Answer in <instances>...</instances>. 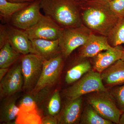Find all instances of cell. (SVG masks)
I'll list each match as a JSON object with an SVG mask.
<instances>
[{"label":"cell","instance_id":"obj_1","mask_svg":"<svg viewBox=\"0 0 124 124\" xmlns=\"http://www.w3.org/2000/svg\"><path fill=\"white\" fill-rule=\"evenodd\" d=\"M80 7L83 24L101 35L107 37L120 19L101 0H81Z\"/></svg>","mask_w":124,"mask_h":124},{"label":"cell","instance_id":"obj_2","mask_svg":"<svg viewBox=\"0 0 124 124\" xmlns=\"http://www.w3.org/2000/svg\"><path fill=\"white\" fill-rule=\"evenodd\" d=\"M80 4V0H41L40 5L45 15L64 29L83 24Z\"/></svg>","mask_w":124,"mask_h":124},{"label":"cell","instance_id":"obj_3","mask_svg":"<svg viewBox=\"0 0 124 124\" xmlns=\"http://www.w3.org/2000/svg\"><path fill=\"white\" fill-rule=\"evenodd\" d=\"M98 92L108 91L103 83L101 73L90 70L67 89L64 95L68 100H73Z\"/></svg>","mask_w":124,"mask_h":124},{"label":"cell","instance_id":"obj_4","mask_svg":"<svg viewBox=\"0 0 124 124\" xmlns=\"http://www.w3.org/2000/svg\"><path fill=\"white\" fill-rule=\"evenodd\" d=\"M89 104L103 118L113 123L119 124L122 113L108 92H98L87 98Z\"/></svg>","mask_w":124,"mask_h":124},{"label":"cell","instance_id":"obj_5","mask_svg":"<svg viewBox=\"0 0 124 124\" xmlns=\"http://www.w3.org/2000/svg\"><path fill=\"white\" fill-rule=\"evenodd\" d=\"M93 33L84 24L63 29L59 40L61 52L65 59L68 58L76 49L84 44Z\"/></svg>","mask_w":124,"mask_h":124},{"label":"cell","instance_id":"obj_6","mask_svg":"<svg viewBox=\"0 0 124 124\" xmlns=\"http://www.w3.org/2000/svg\"><path fill=\"white\" fill-rule=\"evenodd\" d=\"M64 56L62 53L49 59H44L41 74L37 84L31 91L36 95L43 89L53 85L57 81L64 64Z\"/></svg>","mask_w":124,"mask_h":124},{"label":"cell","instance_id":"obj_7","mask_svg":"<svg viewBox=\"0 0 124 124\" xmlns=\"http://www.w3.org/2000/svg\"><path fill=\"white\" fill-rule=\"evenodd\" d=\"M44 60L39 55L33 54L23 55L21 58L24 90L31 92L35 88L42 72Z\"/></svg>","mask_w":124,"mask_h":124},{"label":"cell","instance_id":"obj_8","mask_svg":"<svg viewBox=\"0 0 124 124\" xmlns=\"http://www.w3.org/2000/svg\"><path fill=\"white\" fill-rule=\"evenodd\" d=\"M63 29L49 17L42 14L38 22L25 31L31 40H55L59 39Z\"/></svg>","mask_w":124,"mask_h":124},{"label":"cell","instance_id":"obj_9","mask_svg":"<svg viewBox=\"0 0 124 124\" xmlns=\"http://www.w3.org/2000/svg\"><path fill=\"white\" fill-rule=\"evenodd\" d=\"M41 0H35L27 7L18 11L12 16L10 22L13 26L25 31L35 25L42 14Z\"/></svg>","mask_w":124,"mask_h":124},{"label":"cell","instance_id":"obj_10","mask_svg":"<svg viewBox=\"0 0 124 124\" xmlns=\"http://www.w3.org/2000/svg\"><path fill=\"white\" fill-rule=\"evenodd\" d=\"M0 83L1 98L13 95L23 86V79L21 64H16L9 69Z\"/></svg>","mask_w":124,"mask_h":124},{"label":"cell","instance_id":"obj_11","mask_svg":"<svg viewBox=\"0 0 124 124\" xmlns=\"http://www.w3.org/2000/svg\"><path fill=\"white\" fill-rule=\"evenodd\" d=\"M5 27L7 41L16 51L23 55L35 54L31 40L25 31L9 23Z\"/></svg>","mask_w":124,"mask_h":124},{"label":"cell","instance_id":"obj_12","mask_svg":"<svg viewBox=\"0 0 124 124\" xmlns=\"http://www.w3.org/2000/svg\"><path fill=\"white\" fill-rule=\"evenodd\" d=\"M79 57L81 59L93 58L102 51L112 48L107 37L92 33L84 44L81 46Z\"/></svg>","mask_w":124,"mask_h":124},{"label":"cell","instance_id":"obj_13","mask_svg":"<svg viewBox=\"0 0 124 124\" xmlns=\"http://www.w3.org/2000/svg\"><path fill=\"white\" fill-rule=\"evenodd\" d=\"M82 99L81 97L73 100H68L58 115V124H80L82 115Z\"/></svg>","mask_w":124,"mask_h":124},{"label":"cell","instance_id":"obj_14","mask_svg":"<svg viewBox=\"0 0 124 124\" xmlns=\"http://www.w3.org/2000/svg\"><path fill=\"white\" fill-rule=\"evenodd\" d=\"M124 49L121 45L101 52L94 58L93 68L100 73L111 66L117 60L121 59Z\"/></svg>","mask_w":124,"mask_h":124},{"label":"cell","instance_id":"obj_15","mask_svg":"<svg viewBox=\"0 0 124 124\" xmlns=\"http://www.w3.org/2000/svg\"><path fill=\"white\" fill-rule=\"evenodd\" d=\"M35 54L44 59H49L62 53L59 40H55L34 39L31 40Z\"/></svg>","mask_w":124,"mask_h":124},{"label":"cell","instance_id":"obj_16","mask_svg":"<svg viewBox=\"0 0 124 124\" xmlns=\"http://www.w3.org/2000/svg\"><path fill=\"white\" fill-rule=\"evenodd\" d=\"M105 86L113 87L124 83V62L117 60L101 73Z\"/></svg>","mask_w":124,"mask_h":124},{"label":"cell","instance_id":"obj_17","mask_svg":"<svg viewBox=\"0 0 124 124\" xmlns=\"http://www.w3.org/2000/svg\"><path fill=\"white\" fill-rule=\"evenodd\" d=\"M31 3H14L9 2L7 0H0L1 20L5 22L9 23L15 14L27 7Z\"/></svg>","mask_w":124,"mask_h":124},{"label":"cell","instance_id":"obj_18","mask_svg":"<svg viewBox=\"0 0 124 124\" xmlns=\"http://www.w3.org/2000/svg\"><path fill=\"white\" fill-rule=\"evenodd\" d=\"M91 65L89 61L83 60L77 63L67 72L65 81L67 84H72L80 79L82 76L91 70Z\"/></svg>","mask_w":124,"mask_h":124},{"label":"cell","instance_id":"obj_19","mask_svg":"<svg viewBox=\"0 0 124 124\" xmlns=\"http://www.w3.org/2000/svg\"><path fill=\"white\" fill-rule=\"evenodd\" d=\"M0 49V68H9L21 55L13 49L8 41Z\"/></svg>","mask_w":124,"mask_h":124},{"label":"cell","instance_id":"obj_20","mask_svg":"<svg viewBox=\"0 0 124 124\" xmlns=\"http://www.w3.org/2000/svg\"><path fill=\"white\" fill-rule=\"evenodd\" d=\"M19 108V110L15 119V124H42V119L38 114L37 108L28 109Z\"/></svg>","mask_w":124,"mask_h":124},{"label":"cell","instance_id":"obj_21","mask_svg":"<svg viewBox=\"0 0 124 124\" xmlns=\"http://www.w3.org/2000/svg\"><path fill=\"white\" fill-rule=\"evenodd\" d=\"M81 124H112L110 121L103 118L90 104L85 107L81 115Z\"/></svg>","mask_w":124,"mask_h":124},{"label":"cell","instance_id":"obj_22","mask_svg":"<svg viewBox=\"0 0 124 124\" xmlns=\"http://www.w3.org/2000/svg\"><path fill=\"white\" fill-rule=\"evenodd\" d=\"M16 102L15 98H11L3 104L0 110L1 122L10 123L16 119L19 110Z\"/></svg>","mask_w":124,"mask_h":124},{"label":"cell","instance_id":"obj_23","mask_svg":"<svg viewBox=\"0 0 124 124\" xmlns=\"http://www.w3.org/2000/svg\"><path fill=\"white\" fill-rule=\"evenodd\" d=\"M112 47L124 44V17L120 19L107 37Z\"/></svg>","mask_w":124,"mask_h":124},{"label":"cell","instance_id":"obj_24","mask_svg":"<svg viewBox=\"0 0 124 124\" xmlns=\"http://www.w3.org/2000/svg\"><path fill=\"white\" fill-rule=\"evenodd\" d=\"M61 107V97L60 93L55 90L51 96L49 101L48 111L49 115L57 116L60 113Z\"/></svg>","mask_w":124,"mask_h":124},{"label":"cell","instance_id":"obj_25","mask_svg":"<svg viewBox=\"0 0 124 124\" xmlns=\"http://www.w3.org/2000/svg\"><path fill=\"white\" fill-rule=\"evenodd\" d=\"M111 95L113 98L119 109L122 112L124 111V85L116 87L111 92Z\"/></svg>","mask_w":124,"mask_h":124},{"label":"cell","instance_id":"obj_26","mask_svg":"<svg viewBox=\"0 0 124 124\" xmlns=\"http://www.w3.org/2000/svg\"><path fill=\"white\" fill-rule=\"evenodd\" d=\"M108 4L111 10L120 19L124 17V0H113Z\"/></svg>","mask_w":124,"mask_h":124},{"label":"cell","instance_id":"obj_27","mask_svg":"<svg viewBox=\"0 0 124 124\" xmlns=\"http://www.w3.org/2000/svg\"><path fill=\"white\" fill-rule=\"evenodd\" d=\"M19 107L29 109L37 108L35 102L30 95L24 96L20 101Z\"/></svg>","mask_w":124,"mask_h":124},{"label":"cell","instance_id":"obj_28","mask_svg":"<svg viewBox=\"0 0 124 124\" xmlns=\"http://www.w3.org/2000/svg\"><path fill=\"white\" fill-rule=\"evenodd\" d=\"M5 25L0 24V48L7 42Z\"/></svg>","mask_w":124,"mask_h":124},{"label":"cell","instance_id":"obj_29","mask_svg":"<svg viewBox=\"0 0 124 124\" xmlns=\"http://www.w3.org/2000/svg\"><path fill=\"white\" fill-rule=\"evenodd\" d=\"M49 115L44 117L42 119V124H58L57 117Z\"/></svg>","mask_w":124,"mask_h":124},{"label":"cell","instance_id":"obj_30","mask_svg":"<svg viewBox=\"0 0 124 124\" xmlns=\"http://www.w3.org/2000/svg\"><path fill=\"white\" fill-rule=\"evenodd\" d=\"M9 70V68H0V81L4 77Z\"/></svg>","mask_w":124,"mask_h":124},{"label":"cell","instance_id":"obj_31","mask_svg":"<svg viewBox=\"0 0 124 124\" xmlns=\"http://www.w3.org/2000/svg\"><path fill=\"white\" fill-rule=\"evenodd\" d=\"M9 2L14 3H23V2H31L35 0H7Z\"/></svg>","mask_w":124,"mask_h":124},{"label":"cell","instance_id":"obj_32","mask_svg":"<svg viewBox=\"0 0 124 124\" xmlns=\"http://www.w3.org/2000/svg\"><path fill=\"white\" fill-rule=\"evenodd\" d=\"M119 124H124V111L122 112L120 117Z\"/></svg>","mask_w":124,"mask_h":124},{"label":"cell","instance_id":"obj_33","mask_svg":"<svg viewBox=\"0 0 124 124\" xmlns=\"http://www.w3.org/2000/svg\"><path fill=\"white\" fill-rule=\"evenodd\" d=\"M121 59L124 62V51H123V54H122V57H121Z\"/></svg>","mask_w":124,"mask_h":124},{"label":"cell","instance_id":"obj_34","mask_svg":"<svg viewBox=\"0 0 124 124\" xmlns=\"http://www.w3.org/2000/svg\"><path fill=\"white\" fill-rule=\"evenodd\" d=\"M101 0L103 1H105V2H110L112 1H113V0Z\"/></svg>","mask_w":124,"mask_h":124}]
</instances>
